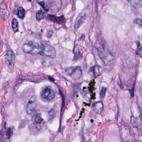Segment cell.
Wrapping results in <instances>:
<instances>
[{"label": "cell", "mask_w": 142, "mask_h": 142, "mask_svg": "<svg viewBox=\"0 0 142 142\" xmlns=\"http://www.w3.org/2000/svg\"><path fill=\"white\" fill-rule=\"evenodd\" d=\"M136 53L138 55H140V57H142V45L140 42H138L137 43V50Z\"/></svg>", "instance_id": "cell-20"}, {"label": "cell", "mask_w": 142, "mask_h": 142, "mask_svg": "<svg viewBox=\"0 0 142 142\" xmlns=\"http://www.w3.org/2000/svg\"><path fill=\"white\" fill-rule=\"evenodd\" d=\"M36 1L38 2V4H39L40 5H41V6L42 7V8H43V9L44 10L46 11H48V9L45 6V3L43 2L40 1L38 0H37Z\"/></svg>", "instance_id": "cell-24"}, {"label": "cell", "mask_w": 142, "mask_h": 142, "mask_svg": "<svg viewBox=\"0 0 142 142\" xmlns=\"http://www.w3.org/2000/svg\"><path fill=\"white\" fill-rule=\"evenodd\" d=\"M88 17V15L86 13H81L78 17L76 19L75 21L74 28L75 30H77L80 26L82 25V24L84 22L86 19Z\"/></svg>", "instance_id": "cell-8"}, {"label": "cell", "mask_w": 142, "mask_h": 142, "mask_svg": "<svg viewBox=\"0 0 142 142\" xmlns=\"http://www.w3.org/2000/svg\"><path fill=\"white\" fill-rule=\"evenodd\" d=\"M43 43V56L50 58H54L56 55V50L55 48L49 44L45 42Z\"/></svg>", "instance_id": "cell-6"}, {"label": "cell", "mask_w": 142, "mask_h": 142, "mask_svg": "<svg viewBox=\"0 0 142 142\" xmlns=\"http://www.w3.org/2000/svg\"><path fill=\"white\" fill-rule=\"evenodd\" d=\"M45 17V13L42 10H40L36 13V18L38 21L43 20Z\"/></svg>", "instance_id": "cell-18"}, {"label": "cell", "mask_w": 142, "mask_h": 142, "mask_svg": "<svg viewBox=\"0 0 142 142\" xmlns=\"http://www.w3.org/2000/svg\"><path fill=\"white\" fill-rule=\"evenodd\" d=\"M12 28L14 33H17L19 31V22L16 18H13L11 22Z\"/></svg>", "instance_id": "cell-14"}, {"label": "cell", "mask_w": 142, "mask_h": 142, "mask_svg": "<svg viewBox=\"0 0 142 142\" xmlns=\"http://www.w3.org/2000/svg\"><path fill=\"white\" fill-rule=\"evenodd\" d=\"M133 7L139 8L142 6V0H127Z\"/></svg>", "instance_id": "cell-15"}, {"label": "cell", "mask_w": 142, "mask_h": 142, "mask_svg": "<svg viewBox=\"0 0 142 142\" xmlns=\"http://www.w3.org/2000/svg\"><path fill=\"white\" fill-rule=\"evenodd\" d=\"M9 15V12L5 3L2 2L0 4V16L1 18L5 20Z\"/></svg>", "instance_id": "cell-10"}, {"label": "cell", "mask_w": 142, "mask_h": 142, "mask_svg": "<svg viewBox=\"0 0 142 142\" xmlns=\"http://www.w3.org/2000/svg\"><path fill=\"white\" fill-rule=\"evenodd\" d=\"M41 95L44 99L48 100L53 99L55 96L54 91L48 87H46L43 89L41 92Z\"/></svg>", "instance_id": "cell-7"}, {"label": "cell", "mask_w": 142, "mask_h": 142, "mask_svg": "<svg viewBox=\"0 0 142 142\" xmlns=\"http://www.w3.org/2000/svg\"><path fill=\"white\" fill-rule=\"evenodd\" d=\"M62 0H50L48 3V9L53 13H57L62 7Z\"/></svg>", "instance_id": "cell-4"}, {"label": "cell", "mask_w": 142, "mask_h": 142, "mask_svg": "<svg viewBox=\"0 0 142 142\" xmlns=\"http://www.w3.org/2000/svg\"><path fill=\"white\" fill-rule=\"evenodd\" d=\"M92 71H93V72L95 78L98 77L100 74V69L98 66L96 65V66H94V67H92Z\"/></svg>", "instance_id": "cell-17"}, {"label": "cell", "mask_w": 142, "mask_h": 142, "mask_svg": "<svg viewBox=\"0 0 142 142\" xmlns=\"http://www.w3.org/2000/svg\"><path fill=\"white\" fill-rule=\"evenodd\" d=\"M92 108L95 113L98 114H100L103 109V102L98 101L94 103L93 104Z\"/></svg>", "instance_id": "cell-12"}, {"label": "cell", "mask_w": 142, "mask_h": 142, "mask_svg": "<svg viewBox=\"0 0 142 142\" xmlns=\"http://www.w3.org/2000/svg\"><path fill=\"white\" fill-rule=\"evenodd\" d=\"M95 47L98 53L100 58L105 65L112 64L114 61V57L103 43L97 41L95 44Z\"/></svg>", "instance_id": "cell-1"}, {"label": "cell", "mask_w": 142, "mask_h": 142, "mask_svg": "<svg viewBox=\"0 0 142 142\" xmlns=\"http://www.w3.org/2000/svg\"><path fill=\"white\" fill-rule=\"evenodd\" d=\"M107 89L105 87H103L101 88V90L100 92V97L101 99H103L105 96L106 91Z\"/></svg>", "instance_id": "cell-23"}, {"label": "cell", "mask_w": 142, "mask_h": 142, "mask_svg": "<svg viewBox=\"0 0 142 142\" xmlns=\"http://www.w3.org/2000/svg\"><path fill=\"white\" fill-rule=\"evenodd\" d=\"M134 22L135 23L137 24L138 25V26L140 28H141L142 27V20L140 18H137L136 19V20H135Z\"/></svg>", "instance_id": "cell-25"}, {"label": "cell", "mask_w": 142, "mask_h": 142, "mask_svg": "<svg viewBox=\"0 0 142 142\" xmlns=\"http://www.w3.org/2000/svg\"><path fill=\"white\" fill-rule=\"evenodd\" d=\"M73 52L74 54H75V57H76L77 55H80V52L79 50V47L78 45H75L74 47Z\"/></svg>", "instance_id": "cell-21"}, {"label": "cell", "mask_w": 142, "mask_h": 142, "mask_svg": "<svg viewBox=\"0 0 142 142\" xmlns=\"http://www.w3.org/2000/svg\"><path fill=\"white\" fill-rule=\"evenodd\" d=\"M43 120H44V119L42 118L41 115V114L38 113V114H37L36 115L35 119V121L36 123L38 124H41L42 122L43 121Z\"/></svg>", "instance_id": "cell-19"}, {"label": "cell", "mask_w": 142, "mask_h": 142, "mask_svg": "<svg viewBox=\"0 0 142 142\" xmlns=\"http://www.w3.org/2000/svg\"><path fill=\"white\" fill-rule=\"evenodd\" d=\"M47 19L53 22L60 24H62L65 22V19L64 18L63 16L57 17L54 15H48V16L47 17Z\"/></svg>", "instance_id": "cell-11"}, {"label": "cell", "mask_w": 142, "mask_h": 142, "mask_svg": "<svg viewBox=\"0 0 142 142\" xmlns=\"http://www.w3.org/2000/svg\"><path fill=\"white\" fill-rule=\"evenodd\" d=\"M43 42L36 43L30 41L25 44L22 47L23 50L27 54H39L43 56Z\"/></svg>", "instance_id": "cell-2"}, {"label": "cell", "mask_w": 142, "mask_h": 142, "mask_svg": "<svg viewBox=\"0 0 142 142\" xmlns=\"http://www.w3.org/2000/svg\"><path fill=\"white\" fill-rule=\"evenodd\" d=\"M66 73L73 80H76L79 79L81 76V69L79 67H69L66 69Z\"/></svg>", "instance_id": "cell-3"}, {"label": "cell", "mask_w": 142, "mask_h": 142, "mask_svg": "<svg viewBox=\"0 0 142 142\" xmlns=\"http://www.w3.org/2000/svg\"><path fill=\"white\" fill-rule=\"evenodd\" d=\"M25 11L24 8L22 7H20L18 8L17 11V15L18 17L21 19H23L25 17Z\"/></svg>", "instance_id": "cell-16"}, {"label": "cell", "mask_w": 142, "mask_h": 142, "mask_svg": "<svg viewBox=\"0 0 142 142\" xmlns=\"http://www.w3.org/2000/svg\"><path fill=\"white\" fill-rule=\"evenodd\" d=\"M53 35V32L51 30H48L47 32V37L48 38H51Z\"/></svg>", "instance_id": "cell-26"}, {"label": "cell", "mask_w": 142, "mask_h": 142, "mask_svg": "<svg viewBox=\"0 0 142 142\" xmlns=\"http://www.w3.org/2000/svg\"><path fill=\"white\" fill-rule=\"evenodd\" d=\"M37 106L36 98L34 96L32 97L28 102L26 108V111L28 114H30L33 112Z\"/></svg>", "instance_id": "cell-9"}, {"label": "cell", "mask_w": 142, "mask_h": 142, "mask_svg": "<svg viewBox=\"0 0 142 142\" xmlns=\"http://www.w3.org/2000/svg\"><path fill=\"white\" fill-rule=\"evenodd\" d=\"M13 134V130L11 128H8L6 131V138L7 139H9L12 137Z\"/></svg>", "instance_id": "cell-22"}, {"label": "cell", "mask_w": 142, "mask_h": 142, "mask_svg": "<svg viewBox=\"0 0 142 142\" xmlns=\"http://www.w3.org/2000/svg\"><path fill=\"white\" fill-rule=\"evenodd\" d=\"M5 62L7 66L10 69H13L15 63V56L12 50H8L7 52L5 55Z\"/></svg>", "instance_id": "cell-5"}, {"label": "cell", "mask_w": 142, "mask_h": 142, "mask_svg": "<svg viewBox=\"0 0 142 142\" xmlns=\"http://www.w3.org/2000/svg\"><path fill=\"white\" fill-rule=\"evenodd\" d=\"M80 93L82 96L85 99L89 101L91 97V93L90 91L87 88H84L80 90Z\"/></svg>", "instance_id": "cell-13"}, {"label": "cell", "mask_w": 142, "mask_h": 142, "mask_svg": "<svg viewBox=\"0 0 142 142\" xmlns=\"http://www.w3.org/2000/svg\"><path fill=\"white\" fill-rule=\"evenodd\" d=\"M28 0V1H30L31 0Z\"/></svg>", "instance_id": "cell-27"}]
</instances>
